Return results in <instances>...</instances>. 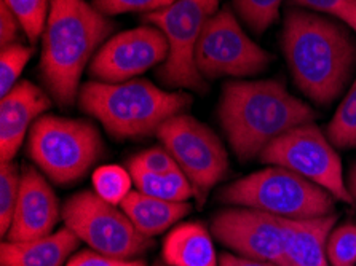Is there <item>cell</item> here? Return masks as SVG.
<instances>
[{"label":"cell","instance_id":"obj_7","mask_svg":"<svg viewBox=\"0 0 356 266\" xmlns=\"http://www.w3.org/2000/svg\"><path fill=\"white\" fill-rule=\"evenodd\" d=\"M219 0H177L170 7L143 16L144 24L163 32L170 45L157 77L170 88L204 91L207 83L195 64V48L208 19L218 13Z\"/></svg>","mask_w":356,"mask_h":266},{"label":"cell","instance_id":"obj_19","mask_svg":"<svg viewBox=\"0 0 356 266\" xmlns=\"http://www.w3.org/2000/svg\"><path fill=\"white\" fill-rule=\"evenodd\" d=\"M120 208L125 213L136 230L147 238H154L175 226L176 222L191 213V204L166 201L150 197L143 192H131L122 201Z\"/></svg>","mask_w":356,"mask_h":266},{"label":"cell","instance_id":"obj_1","mask_svg":"<svg viewBox=\"0 0 356 266\" xmlns=\"http://www.w3.org/2000/svg\"><path fill=\"white\" fill-rule=\"evenodd\" d=\"M282 47L294 83L315 104H331L352 78L356 42L347 27L326 16L288 10Z\"/></svg>","mask_w":356,"mask_h":266},{"label":"cell","instance_id":"obj_33","mask_svg":"<svg viewBox=\"0 0 356 266\" xmlns=\"http://www.w3.org/2000/svg\"><path fill=\"white\" fill-rule=\"evenodd\" d=\"M219 266H280L277 263L266 262V260H257L243 257V255H234L229 252L220 253L219 257Z\"/></svg>","mask_w":356,"mask_h":266},{"label":"cell","instance_id":"obj_31","mask_svg":"<svg viewBox=\"0 0 356 266\" xmlns=\"http://www.w3.org/2000/svg\"><path fill=\"white\" fill-rule=\"evenodd\" d=\"M64 266H147L141 260H127V258H115L107 257L99 252H80L75 257L69 258Z\"/></svg>","mask_w":356,"mask_h":266},{"label":"cell","instance_id":"obj_28","mask_svg":"<svg viewBox=\"0 0 356 266\" xmlns=\"http://www.w3.org/2000/svg\"><path fill=\"white\" fill-rule=\"evenodd\" d=\"M177 169H181V167L177 166L176 160L172 158L165 147L145 150L129 161V172L139 171L155 174V176H165V174L175 172Z\"/></svg>","mask_w":356,"mask_h":266},{"label":"cell","instance_id":"obj_25","mask_svg":"<svg viewBox=\"0 0 356 266\" xmlns=\"http://www.w3.org/2000/svg\"><path fill=\"white\" fill-rule=\"evenodd\" d=\"M283 0H234V7L245 24L261 35L278 19Z\"/></svg>","mask_w":356,"mask_h":266},{"label":"cell","instance_id":"obj_18","mask_svg":"<svg viewBox=\"0 0 356 266\" xmlns=\"http://www.w3.org/2000/svg\"><path fill=\"white\" fill-rule=\"evenodd\" d=\"M161 258L170 266H219L213 238L198 222L172 226L163 241Z\"/></svg>","mask_w":356,"mask_h":266},{"label":"cell","instance_id":"obj_29","mask_svg":"<svg viewBox=\"0 0 356 266\" xmlns=\"http://www.w3.org/2000/svg\"><path fill=\"white\" fill-rule=\"evenodd\" d=\"M291 3L331 15L356 34V0H289Z\"/></svg>","mask_w":356,"mask_h":266},{"label":"cell","instance_id":"obj_16","mask_svg":"<svg viewBox=\"0 0 356 266\" xmlns=\"http://www.w3.org/2000/svg\"><path fill=\"white\" fill-rule=\"evenodd\" d=\"M337 214L314 219H282L284 266H329L327 240Z\"/></svg>","mask_w":356,"mask_h":266},{"label":"cell","instance_id":"obj_35","mask_svg":"<svg viewBox=\"0 0 356 266\" xmlns=\"http://www.w3.org/2000/svg\"><path fill=\"white\" fill-rule=\"evenodd\" d=\"M154 266H170V265H166L165 262H161V263H155Z\"/></svg>","mask_w":356,"mask_h":266},{"label":"cell","instance_id":"obj_15","mask_svg":"<svg viewBox=\"0 0 356 266\" xmlns=\"http://www.w3.org/2000/svg\"><path fill=\"white\" fill-rule=\"evenodd\" d=\"M51 106L50 96L28 80L18 81L0 102V160H15L26 134Z\"/></svg>","mask_w":356,"mask_h":266},{"label":"cell","instance_id":"obj_32","mask_svg":"<svg viewBox=\"0 0 356 266\" xmlns=\"http://www.w3.org/2000/svg\"><path fill=\"white\" fill-rule=\"evenodd\" d=\"M21 27L19 19L16 18L15 13L8 8V5L0 2V47L5 48L13 45L15 40L18 39Z\"/></svg>","mask_w":356,"mask_h":266},{"label":"cell","instance_id":"obj_27","mask_svg":"<svg viewBox=\"0 0 356 266\" xmlns=\"http://www.w3.org/2000/svg\"><path fill=\"white\" fill-rule=\"evenodd\" d=\"M327 260L331 266H356V224H343L331 231Z\"/></svg>","mask_w":356,"mask_h":266},{"label":"cell","instance_id":"obj_21","mask_svg":"<svg viewBox=\"0 0 356 266\" xmlns=\"http://www.w3.org/2000/svg\"><path fill=\"white\" fill-rule=\"evenodd\" d=\"M326 135L337 149H356V80L329 122Z\"/></svg>","mask_w":356,"mask_h":266},{"label":"cell","instance_id":"obj_20","mask_svg":"<svg viewBox=\"0 0 356 266\" xmlns=\"http://www.w3.org/2000/svg\"><path fill=\"white\" fill-rule=\"evenodd\" d=\"M131 176L134 185L139 192L150 194V197L166 201H177V203H186L187 199L195 197L192 183L188 182L186 174L181 169L165 174V176L133 171Z\"/></svg>","mask_w":356,"mask_h":266},{"label":"cell","instance_id":"obj_14","mask_svg":"<svg viewBox=\"0 0 356 266\" xmlns=\"http://www.w3.org/2000/svg\"><path fill=\"white\" fill-rule=\"evenodd\" d=\"M59 204L45 177L29 165L21 167L19 198L7 241L21 242L51 235L59 220Z\"/></svg>","mask_w":356,"mask_h":266},{"label":"cell","instance_id":"obj_24","mask_svg":"<svg viewBox=\"0 0 356 266\" xmlns=\"http://www.w3.org/2000/svg\"><path fill=\"white\" fill-rule=\"evenodd\" d=\"M21 174L15 161L0 166V235L5 236L12 226L19 198Z\"/></svg>","mask_w":356,"mask_h":266},{"label":"cell","instance_id":"obj_12","mask_svg":"<svg viewBox=\"0 0 356 266\" xmlns=\"http://www.w3.org/2000/svg\"><path fill=\"white\" fill-rule=\"evenodd\" d=\"M170 45L163 32L144 24L120 32L102 45L90 63V75L102 83H122L163 64Z\"/></svg>","mask_w":356,"mask_h":266},{"label":"cell","instance_id":"obj_11","mask_svg":"<svg viewBox=\"0 0 356 266\" xmlns=\"http://www.w3.org/2000/svg\"><path fill=\"white\" fill-rule=\"evenodd\" d=\"M273 56L248 37L230 8L208 19L195 48V64L203 78L250 77L261 74Z\"/></svg>","mask_w":356,"mask_h":266},{"label":"cell","instance_id":"obj_22","mask_svg":"<svg viewBox=\"0 0 356 266\" xmlns=\"http://www.w3.org/2000/svg\"><path fill=\"white\" fill-rule=\"evenodd\" d=\"M133 183L131 172L117 165L101 166L93 174L95 193L114 206H120L131 193Z\"/></svg>","mask_w":356,"mask_h":266},{"label":"cell","instance_id":"obj_6","mask_svg":"<svg viewBox=\"0 0 356 266\" xmlns=\"http://www.w3.org/2000/svg\"><path fill=\"white\" fill-rule=\"evenodd\" d=\"M102 150L98 129L85 120L42 115L29 131V156L58 185L80 181Z\"/></svg>","mask_w":356,"mask_h":266},{"label":"cell","instance_id":"obj_10","mask_svg":"<svg viewBox=\"0 0 356 266\" xmlns=\"http://www.w3.org/2000/svg\"><path fill=\"white\" fill-rule=\"evenodd\" d=\"M157 138L192 183L198 204H204L211 188L229 171V156L220 139L207 124L186 113L166 120Z\"/></svg>","mask_w":356,"mask_h":266},{"label":"cell","instance_id":"obj_13","mask_svg":"<svg viewBox=\"0 0 356 266\" xmlns=\"http://www.w3.org/2000/svg\"><path fill=\"white\" fill-rule=\"evenodd\" d=\"M211 231L220 244L243 257L284 266L282 217L236 206L213 217Z\"/></svg>","mask_w":356,"mask_h":266},{"label":"cell","instance_id":"obj_17","mask_svg":"<svg viewBox=\"0 0 356 266\" xmlns=\"http://www.w3.org/2000/svg\"><path fill=\"white\" fill-rule=\"evenodd\" d=\"M80 246V238L61 228L32 241H5L0 247V266H64Z\"/></svg>","mask_w":356,"mask_h":266},{"label":"cell","instance_id":"obj_23","mask_svg":"<svg viewBox=\"0 0 356 266\" xmlns=\"http://www.w3.org/2000/svg\"><path fill=\"white\" fill-rule=\"evenodd\" d=\"M19 19L23 32L32 45L43 35L51 0H3Z\"/></svg>","mask_w":356,"mask_h":266},{"label":"cell","instance_id":"obj_30","mask_svg":"<svg viewBox=\"0 0 356 266\" xmlns=\"http://www.w3.org/2000/svg\"><path fill=\"white\" fill-rule=\"evenodd\" d=\"M177 0H93V7L106 16L129 12L154 13L170 7Z\"/></svg>","mask_w":356,"mask_h":266},{"label":"cell","instance_id":"obj_26","mask_svg":"<svg viewBox=\"0 0 356 266\" xmlns=\"http://www.w3.org/2000/svg\"><path fill=\"white\" fill-rule=\"evenodd\" d=\"M34 53V48L13 43L0 53V96L8 94L18 83V78Z\"/></svg>","mask_w":356,"mask_h":266},{"label":"cell","instance_id":"obj_9","mask_svg":"<svg viewBox=\"0 0 356 266\" xmlns=\"http://www.w3.org/2000/svg\"><path fill=\"white\" fill-rule=\"evenodd\" d=\"M259 158L266 165L298 172L345 204L355 203L343 181L342 163L336 147L315 123L302 124L275 139L262 150Z\"/></svg>","mask_w":356,"mask_h":266},{"label":"cell","instance_id":"obj_8","mask_svg":"<svg viewBox=\"0 0 356 266\" xmlns=\"http://www.w3.org/2000/svg\"><path fill=\"white\" fill-rule=\"evenodd\" d=\"M64 226L95 252L107 257L131 258L152 247V240L141 235L122 208L107 203L95 192H80L61 209Z\"/></svg>","mask_w":356,"mask_h":266},{"label":"cell","instance_id":"obj_4","mask_svg":"<svg viewBox=\"0 0 356 266\" xmlns=\"http://www.w3.org/2000/svg\"><path fill=\"white\" fill-rule=\"evenodd\" d=\"M191 104L192 97L188 94L160 90L147 80L122 83L88 81L79 93L80 108L117 139L157 134L161 124L179 115Z\"/></svg>","mask_w":356,"mask_h":266},{"label":"cell","instance_id":"obj_5","mask_svg":"<svg viewBox=\"0 0 356 266\" xmlns=\"http://www.w3.org/2000/svg\"><path fill=\"white\" fill-rule=\"evenodd\" d=\"M219 199L293 220L314 219L336 210V198L331 193L282 166L266 167L232 182L220 190Z\"/></svg>","mask_w":356,"mask_h":266},{"label":"cell","instance_id":"obj_3","mask_svg":"<svg viewBox=\"0 0 356 266\" xmlns=\"http://www.w3.org/2000/svg\"><path fill=\"white\" fill-rule=\"evenodd\" d=\"M114 29L115 24L85 0H51L42 35L40 75L59 106L74 104L86 64Z\"/></svg>","mask_w":356,"mask_h":266},{"label":"cell","instance_id":"obj_34","mask_svg":"<svg viewBox=\"0 0 356 266\" xmlns=\"http://www.w3.org/2000/svg\"><path fill=\"white\" fill-rule=\"evenodd\" d=\"M348 190L350 193H352L353 201L356 203V165H353L350 167V172H348Z\"/></svg>","mask_w":356,"mask_h":266},{"label":"cell","instance_id":"obj_2","mask_svg":"<svg viewBox=\"0 0 356 266\" xmlns=\"http://www.w3.org/2000/svg\"><path fill=\"white\" fill-rule=\"evenodd\" d=\"M316 113L278 80H232L222 86L219 120L240 160H251L291 129L314 123Z\"/></svg>","mask_w":356,"mask_h":266}]
</instances>
